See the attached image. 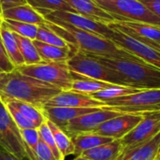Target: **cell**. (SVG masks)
I'll return each instance as SVG.
<instances>
[{
  "label": "cell",
  "mask_w": 160,
  "mask_h": 160,
  "mask_svg": "<svg viewBox=\"0 0 160 160\" xmlns=\"http://www.w3.org/2000/svg\"><path fill=\"white\" fill-rule=\"evenodd\" d=\"M2 22H3V17H2V14H1V12H0V26H1Z\"/></svg>",
  "instance_id": "cell-43"
},
{
  "label": "cell",
  "mask_w": 160,
  "mask_h": 160,
  "mask_svg": "<svg viewBox=\"0 0 160 160\" xmlns=\"http://www.w3.org/2000/svg\"><path fill=\"white\" fill-rule=\"evenodd\" d=\"M46 24L70 46L73 52H80L87 55L143 62L134 54L116 45L112 40L76 28L62 22H51L47 21Z\"/></svg>",
  "instance_id": "cell-1"
},
{
  "label": "cell",
  "mask_w": 160,
  "mask_h": 160,
  "mask_svg": "<svg viewBox=\"0 0 160 160\" xmlns=\"http://www.w3.org/2000/svg\"><path fill=\"white\" fill-rule=\"evenodd\" d=\"M0 37H1L3 45L5 47L6 52H7L10 62L15 67V68L18 67H21V66H23L24 61L20 52V49L18 46L17 39L14 36V33L11 32L7 27H5L3 24H1Z\"/></svg>",
  "instance_id": "cell-24"
},
{
  "label": "cell",
  "mask_w": 160,
  "mask_h": 160,
  "mask_svg": "<svg viewBox=\"0 0 160 160\" xmlns=\"http://www.w3.org/2000/svg\"><path fill=\"white\" fill-rule=\"evenodd\" d=\"M71 74H72L73 82H72L70 90L77 92V93H82V94L90 96L94 93H97L98 91L107 89V88L114 85L112 83L90 79V78L84 77L82 75H80V74L72 72V71H71Z\"/></svg>",
  "instance_id": "cell-22"
},
{
  "label": "cell",
  "mask_w": 160,
  "mask_h": 160,
  "mask_svg": "<svg viewBox=\"0 0 160 160\" xmlns=\"http://www.w3.org/2000/svg\"><path fill=\"white\" fill-rule=\"evenodd\" d=\"M26 3H27L26 0H0L1 10H5V9L19 6V5L26 4Z\"/></svg>",
  "instance_id": "cell-38"
},
{
  "label": "cell",
  "mask_w": 160,
  "mask_h": 160,
  "mask_svg": "<svg viewBox=\"0 0 160 160\" xmlns=\"http://www.w3.org/2000/svg\"><path fill=\"white\" fill-rule=\"evenodd\" d=\"M38 134H39V138L49 146V148L52 150L53 156L55 157V158L57 160H65L64 156L61 154V152L59 151L56 143H55V141H54V138L46 123V121L38 128Z\"/></svg>",
  "instance_id": "cell-33"
},
{
  "label": "cell",
  "mask_w": 160,
  "mask_h": 160,
  "mask_svg": "<svg viewBox=\"0 0 160 160\" xmlns=\"http://www.w3.org/2000/svg\"><path fill=\"white\" fill-rule=\"evenodd\" d=\"M2 100L8 101L9 103H11L24 117H26L29 121H31L34 124L36 128H38L46 121V118L42 114L41 111L38 108L29 103L16 100V99H2Z\"/></svg>",
  "instance_id": "cell-25"
},
{
  "label": "cell",
  "mask_w": 160,
  "mask_h": 160,
  "mask_svg": "<svg viewBox=\"0 0 160 160\" xmlns=\"http://www.w3.org/2000/svg\"><path fill=\"white\" fill-rule=\"evenodd\" d=\"M36 40H38L47 44H51V45L59 46V47L69 46L62 38H60L54 31H52L46 23L38 25V30Z\"/></svg>",
  "instance_id": "cell-32"
},
{
  "label": "cell",
  "mask_w": 160,
  "mask_h": 160,
  "mask_svg": "<svg viewBox=\"0 0 160 160\" xmlns=\"http://www.w3.org/2000/svg\"><path fill=\"white\" fill-rule=\"evenodd\" d=\"M73 160H90V159H88V158H83V157H82V156H78V157H76V158H75Z\"/></svg>",
  "instance_id": "cell-41"
},
{
  "label": "cell",
  "mask_w": 160,
  "mask_h": 160,
  "mask_svg": "<svg viewBox=\"0 0 160 160\" xmlns=\"http://www.w3.org/2000/svg\"><path fill=\"white\" fill-rule=\"evenodd\" d=\"M26 2L37 10H65L75 12L64 0H26Z\"/></svg>",
  "instance_id": "cell-31"
},
{
  "label": "cell",
  "mask_w": 160,
  "mask_h": 160,
  "mask_svg": "<svg viewBox=\"0 0 160 160\" xmlns=\"http://www.w3.org/2000/svg\"><path fill=\"white\" fill-rule=\"evenodd\" d=\"M1 14L3 19L13 20L36 25L45 24L47 22V20L37 9L27 3L2 10Z\"/></svg>",
  "instance_id": "cell-19"
},
{
  "label": "cell",
  "mask_w": 160,
  "mask_h": 160,
  "mask_svg": "<svg viewBox=\"0 0 160 160\" xmlns=\"http://www.w3.org/2000/svg\"><path fill=\"white\" fill-rule=\"evenodd\" d=\"M117 71L129 84L139 89H160V69L145 62L89 55Z\"/></svg>",
  "instance_id": "cell-3"
},
{
  "label": "cell",
  "mask_w": 160,
  "mask_h": 160,
  "mask_svg": "<svg viewBox=\"0 0 160 160\" xmlns=\"http://www.w3.org/2000/svg\"><path fill=\"white\" fill-rule=\"evenodd\" d=\"M160 149V133L153 140L122 150L114 160H154Z\"/></svg>",
  "instance_id": "cell-18"
},
{
  "label": "cell",
  "mask_w": 160,
  "mask_h": 160,
  "mask_svg": "<svg viewBox=\"0 0 160 160\" xmlns=\"http://www.w3.org/2000/svg\"><path fill=\"white\" fill-rule=\"evenodd\" d=\"M14 36L17 39L20 52L24 61V65H35L43 62L37 51V48L33 40L15 33Z\"/></svg>",
  "instance_id": "cell-27"
},
{
  "label": "cell",
  "mask_w": 160,
  "mask_h": 160,
  "mask_svg": "<svg viewBox=\"0 0 160 160\" xmlns=\"http://www.w3.org/2000/svg\"><path fill=\"white\" fill-rule=\"evenodd\" d=\"M3 102L6 105L8 112L10 113L12 119L14 120V122L18 126L20 130L21 129H27V128H36L34 124L31 121H29L26 117H24L11 103H9L8 101H3Z\"/></svg>",
  "instance_id": "cell-34"
},
{
  "label": "cell",
  "mask_w": 160,
  "mask_h": 160,
  "mask_svg": "<svg viewBox=\"0 0 160 160\" xmlns=\"http://www.w3.org/2000/svg\"><path fill=\"white\" fill-rule=\"evenodd\" d=\"M2 24L8 29H9L11 32L18 34L22 37L30 38L31 40H35L37 38L38 25L17 22L13 20H8V19H3Z\"/></svg>",
  "instance_id": "cell-29"
},
{
  "label": "cell",
  "mask_w": 160,
  "mask_h": 160,
  "mask_svg": "<svg viewBox=\"0 0 160 160\" xmlns=\"http://www.w3.org/2000/svg\"><path fill=\"white\" fill-rule=\"evenodd\" d=\"M3 73L4 72H2L1 69H0V82H1V80H2V77H3Z\"/></svg>",
  "instance_id": "cell-44"
},
{
  "label": "cell",
  "mask_w": 160,
  "mask_h": 160,
  "mask_svg": "<svg viewBox=\"0 0 160 160\" xmlns=\"http://www.w3.org/2000/svg\"><path fill=\"white\" fill-rule=\"evenodd\" d=\"M110 28L113 30V35L111 38L112 42L134 54L143 62L160 69V52L158 50L140 42L139 40L126 35L116 28Z\"/></svg>",
  "instance_id": "cell-11"
},
{
  "label": "cell",
  "mask_w": 160,
  "mask_h": 160,
  "mask_svg": "<svg viewBox=\"0 0 160 160\" xmlns=\"http://www.w3.org/2000/svg\"><path fill=\"white\" fill-rule=\"evenodd\" d=\"M123 146L120 140L99 145L83 152L81 156L90 160H114L122 152Z\"/></svg>",
  "instance_id": "cell-23"
},
{
  "label": "cell",
  "mask_w": 160,
  "mask_h": 160,
  "mask_svg": "<svg viewBox=\"0 0 160 160\" xmlns=\"http://www.w3.org/2000/svg\"><path fill=\"white\" fill-rule=\"evenodd\" d=\"M33 41L43 62H67L73 53L70 46L59 47L36 39Z\"/></svg>",
  "instance_id": "cell-20"
},
{
  "label": "cell",
  "mask_w": 160,
  "mask_h": 160,
  "mask_svg": "<svg viewBox=\"0 0 160 160\" xmlns=\"http://www.w3.org/2000/svg\"><path fill=\"white\" fill-rule=\"evenodd\" d=\"M160 18V0H138Z\"/></svg>",
  "instance_id": "cell-37"
},
{
  "label": "cell",
  "mask_w": 160,
  "mask_h": 160,
  "mask_svg": "<svg viewBox=\"0 0 160 160\" xmlns=\"http://www.w3.org/2000/svg\"><path fill=\"white\" fill-rule=\"evenodd\" d=\"M142 89H139V88H134V87H130V86H123V85H117L114 84L112 87H109L107 89L98 91L97 93H94L92 95H90V97H92L95 99H98L103 103H106L109 100L114 99L116 98H120L123 96H127V95H130V94H134L137 93L139 91H141Z\"/></svg>",
  "instance_id": "cell-28"
},
{
  "label": "cell",
  "mask_w": 160,
  "mask_h": 160,
  "mask_svg": "<svg viewBox=\"0 0 160 160\" xmlns=\"http://www.w3.org/2000/svg\"><path fill=\"white\" fill-rule=\"evenodd\" d=\"M72 9L86 18L99 22L105 24H110L117 22L111 14L102 9L94 0H64Z\"/></svg>",
  "instance_id": "cell-17"
},
{
  "label": "cell",
  "mask_w": 160,
  "mask_h": 160,
  "mask_svg": "<svg viewBox=\"0 0 160 160\" xmlns=\"http://www.w3.org/2000/svg\"><path fill=\"white\" fill-rule=\"evenodd\" d=\"M20 131L25 144L27 158L30 160H38L36 157L37 147L39 142V134L38 128L21 129Z\"/></svg>",
  "instance_id": "cell-30"
},
{
  "label": "cell",
  "mask_w": 160,
  "mask_h": 160,
  "mask_svg": "<svg viewBox=\"0 0 160 160\" xmlns=\"http://www.w3.org/2000/svg\"><path fill=\"white\" fill-rule=\"evenodd\" d=\"M155 159H156V160H160V149H159V151H158V155L156 156Z\"/></svg>",
  "instance_id": "cell-42"
},
{
  "label": "cell",
  "mask_w": 160,
  "mask_h": 160,
  "mask_svg": "<svg viewBox=\"0 0 160 160\" xmlns=\"http://www.w3.org/2000/svg\"><path fill=\"white\" fill-rule=\"evenodd\" d=\"M67 64L70 71L84 77L112 84L129 86L128 82L117 71L106 67L97 59L82 52H73L67 61Z\"/></svg>",
  "instance_id": "cell-5"
},
{
  "label": "cell",
  "mask_w": 160,
  "mask_h": 160,
  "mask_svg": "<svg viewBox=\"0 0 160 160\" xmlns=\"http://www.w3.org/2000/svg\"><path fill=\"white\" fill-rule=\"evenodd\" d=\"M117 22H139L160 26V18L138 0H94Z\"/></svg>",
  "instance_id": "cell-4"
},
{
  "label": "cell",
  "mask_w": 160,
  "mask_h": 160,
  "mask_svg": "<svg viewBox=\"0 0 160 160\" xmlns=\"http://www.w3.org/2000/svg\"><path fill=\"white\" fill-rule=\"evenodd\" d=\"M160 133V112H143L142 120L123 139L120 140L124 149L142 144L153 140Z\"/></svg>",
  "instance_id": "cell-10"
},
{
  "label": "cell",
  "mask_w": 160,
  "mask_h": 160,
  "mask_svg": "<svg viewBox=\"0 0 160 160\" xmlns=\"http://www.w3.org/2000/svg\"><path fill=\"white\" fill-rule=\"evenodd\" d=\"M38 11L48 22H66L76 28L100 36L110 40L113 35V30L110 28L108 24L96 22L94 20H91L75 12L65 11V10H38Z\"/></svg>",
  "instance_id": "cell-8"
},
{
  "label": "cell",
  "mask_w": 160,
  "mask_h": 160,
  "mask_svg": "<svg viewBox=\"0 0 160 160\" xmlns=\"http://www.w3.org/2000/svg\"><path fill=\"white\" fill-rule=\"evenodd\" d=\"M36 157L38 160H57L53 156L49 146L39 138V142L37 147Z\"/></svg>",
  "instance_id": "cell-35"
},
{
  "label": "cell",
  "mask_w": 160,
  "mask_h": 160,
  "mask_svg": "<svg viewBox=\"0 0 160 160\" xmlns=\"http://www.w3.org/2000/svg\"><path fill=\"white\" fill-rule=\"evenodd\" d=\"M1 11H2V10H1V6H0V12H1Z\"/></svg>",
  "instance_id": "cell-45"
},
{
  "label": "cell",
  "mask_w": 160,
  "mask_h": 160,
  "mask_svg": "<svg viewBox=\"0 0 160 160\" xmlns=\"http://www.w3.org/2000/svg\"><path fill=\"white\" fill-rule=\"evenodd\" d=\"M160 52V26L139 22H114L108 24Z\"/></svg>",
  "instance_id": "cell-13"
},
{
  "label": "cell",
  "mask_w": 160,
  "mask_h": 160,
  "mask_svg": "<svg viewBox=\"0 0 160 160\" xmlns=\"http://www.w3.org/2000/svg\"><path fill=\"white\" fill-rule=\"evenodd\" d=\"M45 107H70V108H102L105 103L93 98L89 95L77 93L71 90L61 91L52 98Z\"/></svg>",
  "instance_id": "cell-15"
},
{
  "label": "cell",
  "mask_w": 160,
  "mask_h": 160,
  "mask_svg": "<svg viewBox=\"0 0 160 160\" xmlns=\"http://www.w3.org/2000/svg\"><path fill=\"white\" fill-rule=\"evenodd\" d=\"M46 123L54 138L55 143L64 158L74 155V144L71 138L59 127L46 119Z\"/></svg>",
  "instance_id": "cell-26"
},
{
  "label": "cell",
  "mask_w": 160,
  "mask_h": 160,
  "mask_svg": "<svg viewBox=\"0 0 160 160\" xmlns=\"http://www.w3.org/2000/svg\"><path fill=\"white\" fill-rule=\"evenodd\" d=\"M105 107L120 112H160V89H143L134 94L116 98L107 101Z\"/></svg>",
  "instance_id": "cell-7"
},
{
  "label": "cell",
  "mask_w": 160,
  "mask_h": 160,
  "mask_svg": "<svg viewBox=\"0 0 160 160\" xmlns=\"http://www.w3.org/2000/svg\"><path fill=\"white\" fill-rule=\"evenodd\" d=\"M71 140L74 144V155L76 157L81 156L87 150L114 141L111 138L104 137L94 132L80 133L71 137Z\"/></svg>",
  "instance_id": "cell-21"
},
{
  "label": "cell",
  "mask_w": 160,
  "mask_h": 160,
  "mask_svg": "<svg viewBox=\"0 0 160 160\" xmlns=\"http://www.w3.org/2000/svg\"><path fill=\"white\" fill-rule=\"evenodd\" d=\"M0 134L8 153L19 159L27 158L24 142L20 128L12 119L6 105L0 98Z\"/></svg>",
  "instance_id": "cell-9"
},
{
  "label": "cell",
  "mask_w": 160,
  "mask_h": 160,
  "mask_svg": "<svg viewBox=\"0 0 160 160\" xmlns=\"http://www.w3.org/2000/svg\"><path fill=\"white\" fill-rule=\"evenodd\" d=\"M0 69L4 73H9L15 69V67L12 65V63L10 62V60L6 52L1 37H0Z\"/></svg>",
  "instance_id": "cell-36"
},
{
  "label": "cell",
  "mask_w": 160,
  "mask_h": 160,
  "mask_svg": "<svg viewBox=\"0 0 160 160\" xmlns=\"http://www.w3.org/2000/svg\"><path fill=\"white\" fill-rule=\"evenodd\" d=\"M142 118L143 113L123 112L120 115L104 122L92 132L112 140H121L128 135Z\"/></svg>",
  "instance_id": "cell-12"
},
{
  "label": "cell",
  "mask_w": 160,
  "mask_h": 160,
  "mask_svg": "<svg viewBox=\"0 0 160 160\" xmlns=\"http://www.w3.org/2000/svg\"><path fill=\"white\" fill-rule=\"evenodd\" d=\"M154 160H156V159H154Z\"/></svg>",
  "instance_id": "cell-46"
},
{
  "label": "cell",
  "mask_w": 160,
  "mask_h": 160,
  "mask_svg": "<svg viewBox=\"0 0 160 160\" xmlns=\"http://www.w3.org/2000/svg\"><path fill=\"white\" fill-rule=\"evenodd\" d=\"M103 108V107H102ZM100 108H70V107H42L40 109L44 117L65 129L67 125L73 119L99 110Z\"/></svg>",
  "instance_id": "cell-16"
},
{
  "label": "cell",
  "mask_w": 160,
  "mask_h": 160,
  "mask_svg": "<svg viewBox=\"0 0 160 160\" xmlns=\"http://www.w3.org/2000/svg\"><path fill=\"white\" fill-rule=\"evenodd\" d=\"M123 112L112 110L109 107H103L99 110L83 114L71 120L64 129V131L71 138L80 133L92 132L104 122L120 115Z\"/></svg>",
  "instance_id": "cell-14"
},
{
  "label": "cell",
  "mask_w": 160,
  "mask_h": 160,
  "mask_svg": "<svg viewBox=\"0 0 160 160\" xmlns=\"http://www.w3.org/2000/svg\"><path fill=\"white\" fill-rule=\"evenodd\" d=\"M0 148H2V149L8 151V150H7V146H6V144H5V142H4V140H3L1 134H0Z\"/></svg>",
  "instance_id": "cell-40"
},
{
  "label": "cell",
  "mask_w": 160,
  "mask_h": 160,
  "mask_svg": "<svg viewBox=\"0 0 160 160\" xmlns=\"http://www.w3.org/2000/svg\"><path fill=\"white\" fill-rule=\"evenodd\" d=\"M15 69L23 75L52 84L62 91L71 89L73 78L67 62H41L35 65H23Z\"/></svg>",
  "instance_id": "cell-6"
},
{
  "label": "cell",
  "mask_w": 160,
  "mask_h": 160,
  "mask_svg": "<svg viewBox=\"0 0 160 160\" xmlns=\"http://www.w3.org/2000/svg\"><path fill=\"white\" fill-rule=\"evenodd\" d=\"M0 160H30L28 158H25L23 159H19L8 151L0 148Z\"/></svg>",
  "instance_id": "cell-39"
},
{
  "label": "cell",
  "mask_w": 160,
  "mask_h": 160,
  "mask_svg": "<svg viewBox=\"0 0 160 160\" xmlns=\"http://www.w3.org/2000/svg\"><path fill=\"white\" fill-rule=\"evenodd\" d=\"M61 91L52 84L23 75L16 69L3 73L0 82V98L23 101L39 110Z\"/></svg>",
  "instance_id": "cell-2"
}]
</instances>
